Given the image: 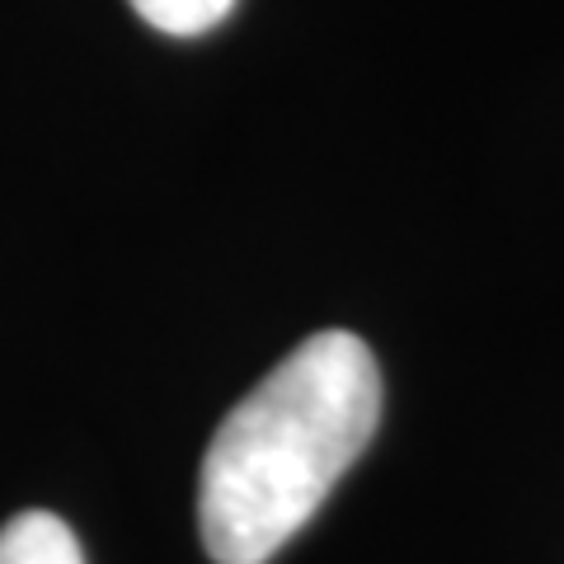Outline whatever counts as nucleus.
<instances>
[{"label":"nucleus","instance_id":"obj_3","mask_svg":"<svg viewBox=\"0 0 564 564\" xmlns=\"http://www.w3.org/2000/svg\"><path fill=\"white\" fill-rule=\"evenodd\" d=\"M128 6L155 33H170V39H198V33H212L226 14L236 10V0H128Z\"/></svg>","mask_w":564,"mask_h":564},{"label":"nucleus","instance_id":"obj_1","mask_svg":"<svg viewBox=\"0 0 564 564\" xmlns=\"http://www.w3.org/2000/svg\"><path fill=\"white\" fill-rule=\"evenodd\" d=\"M381 423V367L352 329L296 344L221 429L198 470V532L217 564H269L321 513Z\"/></svg>","mask_w":564,"mask_h":564},{"label":"nucleus","instance_id":"obj_2","mask_svg":"<svg viewBox=\"0 0 564 564\" xmlns=\"http://www.w3.org/2000/svg\"><path fill=\"white\" fill-rule=\"evenodd\" d=\"M0 564H85V551L57 513L29 508L0 527Z\"/></svg>","mask_w":564,"mask_h":564}]
</instances>
